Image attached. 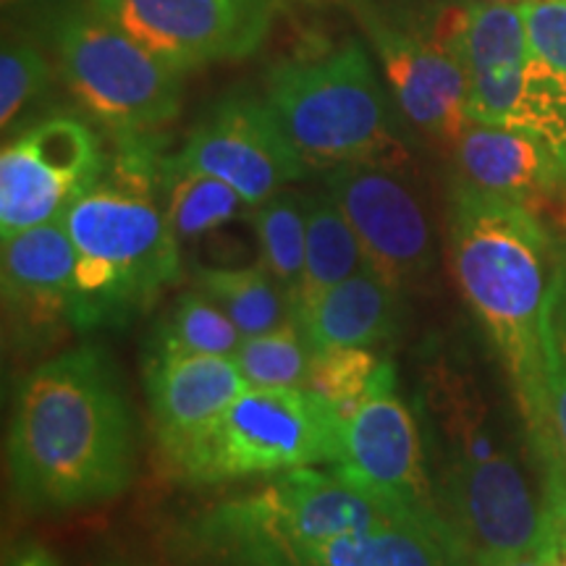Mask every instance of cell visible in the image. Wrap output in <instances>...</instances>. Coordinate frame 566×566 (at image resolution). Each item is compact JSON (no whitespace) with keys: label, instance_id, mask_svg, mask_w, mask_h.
<instances>
[{"label":"cell","instance_id":"obj_1","mask_svg":"<svg viewBox=\"0 0 566 566\" xmlns=\"http://www.w3.org/2000/svg\"><path fill=\"white\" fill-rule=\"evenodd\" d=\"M6 457L13 493L34 512L97 506L129 488L137 428L103 346H74L21 378Z\"/></svg>","mask_w":566,"mask_h":566},{"label":"cell","instance_id":"obj_2","mask_svg":"<svg viewBox=\"0 0 566 566\" xmlns=\"http://www.w3.org/2000/svg\"><path fill=\"white\" fill-rule=\"evenodd\" d=\"M436 509L472 566L533 551L543 533L535 491L514 424L470 365L428 359L415 391Z\"/></svg>","mask_w":566,"mask_h":566},{"label":"cell","instance_id":"obj_3","mask_svg":"<svg viewBox=\"0 0 566 566\" xmlns=\"http://www.w3.org/2000/svg\"><path fill=\"white\" fill-rule=\"evenodd\" d=\"M446 237L459 292L504 367L537 464L556 443L541 346L556 260L554 233L527 205L457 179L449 189Z\"/></svg>","mask_w":566,"mask_h":566},{"label":"cell","instance_id":"obj_4","mask_svg":"<svg viewBox=\"0 0 566 566\" xmlns=\"http://www.w3.org/2000/svg\"><path fill=\"white\" fill-rule=\"evenodd\" d=\"M76 250L71 328H118L181 279V244L163 205V155L147 134L118 137L105 171L63 212Z\"/></svg>","mask_w":566,"mask_h":566},{"label":"cell","instance_id":"obj_5","mask_svg":"<svg viewBox=\"0 0 566 566\" xmlns=\"http://www.w3.org/2000/svg\"><path fill=\"white\" fill-rule=\"evenodd\" d=\"M268 103L307 166L328 171L346 163H412L359 42L315 61L279 63L268 76Z\"/></svg>","mask_w":566,"mask_h":566},{"label":"cell","instance_id":"obj_6","mask_svg":"<svg viewBox=\"0 0 566 566\" xmlns=\"http://www.w3.org/2000/svg\"><path fill=\"white\" fill-rule=\"evenodd\" d=\"M342 424L313 388H247L168 467L195 485L331 467L342 451Z\"/></svg>","mask_w":566,"mask_h":566},{"label":"cell","instance_id":"obj_7","mask_svg":"<svg viewBox=\"0 0 566 566\" xmlns=\"http://www.w3.org/2000/svg\"><path fill=\"white\" fill-rule=\"evenodd\" d=\"M74 101L118 137L158 129L181 108V74L103 13H76L51 30Z\"/></svg>","mask_w":566,"mask_h":566},{"label":"cell","instance_id":"obj_8","mask_svg":"<svg viewBox=\"0 0 566 566\" xmlns=\"http://www.w3.org/2000/svg\"><path fill=\"white\" fill-rule=\"evenodd\" d=\"M328 192L349 218L367 260L399 289L420 286L436 268V229L409 166L346 163L323 171Z\"/></svg>","mask_w":566,"mask_h":566},{"label":"cell","instance_id":"obj_9","mask_svg":"<svg viewBox=\"0 0 566 566\" xmlns=\"http://www.w3.org/2000/svg\"><path fill=\"white\" fill-rule=\"evenodd\" d=\"M108 155L90 124L51 116L0 153V237L63 218L105 171Z\"/></svg>","mask_w":566,"mask_h":566},{"label":"cell","instance_id":"obj_10","mask_svg":"<svg viewBox=\"0 0 566 566\" xmlns=\"http://www.w3.org/2000/svg\"><path fill=\"white\" fill-rule=\"evenodd\" d=\"M331 470L375 499L415 512H438L428 449L415 409L399 394L391 363L342 424V451Z\"/></svg>","mask_w":566,"mask_h":566},{"label":"cell","instance_id":"obj_11","mask_svg":"<svg viewBox=\"0 0 566 566\" xmlns=\"http://www.w3.org/2000/svg\"><path fill=\"white\" fill-rule=\"evenodd\" d=\"M174 160L229 184L252 208L307 174V163L271 108L247 95L223 97L195 126Z\"/></svg>","mask_w":566,"mask_h":566},{"label":"cell","instance_id":"obj_12","mask_svg":"<svg viewBox=\"0 0 566 566\" xmlns=\"http://www.w3.org/2000/svg\"><path fill=\"white\" fill-rule=\"evenodd\" d=\"M275 0H113L108 19L168 69L244 59L260 45Z\"/></svg>","mask_w":566,"mask_h":566},{"label":"cell","instance_id":"obj_13","mask_svg":"<svg viewBox=\"0 0 566 566\" xmlns=\"http://www.w3.org/2000/svg\"><path fill=\"white\" fill-rule=\"evenodd\" d=\"M226 506L268 535L300 543L363 533L415 514V509L386 504L349 485L334 470L323 472L317 467L283 472L263 491L229 501Z\"/></svg>","mask_w":566,"mask_h":566},{"label":"cell","instance_id":"obj_14","mask_svg":"<svg viewBox=\"0 0 566 566\" xmlns=\"http://www.w3.org/2000/svg\"><path fill=\"white\" fill-rule=\"evenodd\" d=\"M365 24L401 116L428 139L454 145L470 124V71L462 48L441 45L428 32L384 24L378 17Z\"/></svg>","mask_w":566,"mask_h":566},{"label":"cell","instance_id":"obj_15","mask_svg":"<svg viewBox=\"0 0 566 566\" xmlns=\"http://www.w3.org/2000/svg\"><path fill=\"white\" fill-rule=\"evenodd\" d=\"M247 388L233 357L150 349L145 359V394L166 464L181 457Z\"/></svg>","mask_w":566,"mask_h":566},{"label":"cell","instance_id":"obj_16","mask_svg":"<svg viewBox=\"0 0 566 566\" xmlns=\"http://www.w3.org/2000/svg\"><path fill=\"white\" fill-rule=\"evenodd\" d=\"M6 321L32 342L71 325L76 304V250L63 218L3 242Z\"/></svg>","mask_w":566,"mask_h":566},{"label":"cell","instance_id":"obj_17","mask_svg":"<svg viewBox=\"0 0 566 566\" xmlns=\"http://www.w3.org/2000/svg\"><path fill=\"white\" fill-rule=\"evenodd\" d=\"M459 179L509 200L537 205L566 189V166L543 139L509 126L470 122L454 145Z\"/></svg>","mask_w":566,"mask_h":566},{"label":"cell","instance_id":"obj_18","mask_svg":"<svg viewBox=\"0 0 566 566\" xmlns=\"http://www.w3.org/2000/svg\"><path fill=\"white\" fill-rule=\"evenodd\" d=\"M401 292L405 289L384 279L375 268H367L300 304L294 310V323L313 352L338 346L370 349L399 336L405 323Z\"/></svg>","mask_w":566,"mask_h":566},{"label":"cell","instance_id":"obj_19","mask_svg":"<svg viewBox=\"0 0 566 566\" xmlns=\"http://www.w3.org/2000/svg\"><path fill=\"white\" fill-rule=\"evenodd\" d=\"M163 205L176 242L195 244L212 231L252 216V205L216 176L184 168L174 155L163 158Z\"/></svg>","mask_w":566,"mask_h":566},{"label":"cell","instance_id":"obj_20","mask_svg":"<svg viewBox=\"0 0 566 566\" xmlns=\"http://www.w3.org/2000/svg\"><path fill=\"white\" fill-rule=\"evenodd\" d=\"M195 289L210 296L242 338L263 336L294 321V302L268 268H200Z\"/></svg>","mask_w":566,"mask_h":566},{"label":"cell","instance_id":"obj_21","mask_svg":"<svg viewBox=\"0 0 566 566\" xmlns=\"http://www.w3.org/2000/svg\"><path fill=\"white\" fill-rule=\"evenodd\" d=\"M307 210V254H304L302 294L294 310L325 289L367 271L370 260L357 231L328 192L304 195Z\"/></svg>","mask_w":566,"mask_h":566},{"label":"cell","instance_id":"obj_22","mask_svg":"<svg viewBox=\"0 0 566 566\" xmlns=\"http://www.w3.org/2000/svg\"><path fill=\"white\" fill-rule=\"evenodd\" d=\"M250 221L260 244V263L286 289L296 304L304 281V254H307V210L304 197L296 192L273 195L252 208Z\"/></svg>","mask_w":566,"mask_h":566},{"label":"cell","instance_id":"obj_23","mask_svg":"<svg viewBox=\"0 0 566 566\" xmlns=\"http://www.w3.org/2000/svg\"><path fill=\"white\" fill-rule=\"evenodd\" d=\"M244 338L231 317L200 289L184 292L150 338V349L233 357Z\"/></svg>","mask_w":566,"mask_h":566},{"label":"cell","instance_id":"obj_24","mask_svg":"<svg viewBox=\"0 0 566 566\" xmlns=\"http://www.w3.org/2000/svg\"><path fill=\"white\" fill-rule=\"evenodd\" d=\"M530 32L522 6L475 0L467 3L464 59L467 71L525 66L533 59Z\"/></svg>","mask_w":566,"mask_h":566},{"label":"cell","instance_id":"obj_25","mask_svg":"<svg viewBox=\"0 0 566 566\" xmlns=\"http://www.w3.org/2000/svg\"><path fill=\"white\" fill-rule=\"evenodd\" d=\"M233 363L250 388H307L313 370V346L294 321L271 334L244 338Z\"/></svg>","mask_w":566,"mask_h":566},{"label":"cell","instance_id":"obj_26","mask_svg":"<svg viewBox=\"0 0 566 566\" xmlns=\"http://www.w3.org/2000/svg\"><path fill=\"white\" fill-rule=\"evenodd\" d=\"M384 359L365 346H338L313 352V370L307 388L328 401L342 422L367 399L384 370Z\"/></svg>","mask_w":566,"mask_h":566},{"label":"cell","instance_id":"obj_27","mask_svg":"<svg viewBox=\"0 0 566 566\" xmlns=\"http://www.w3.org/2000/svg\"><path fill=\"white\" fill-rule=\"evenodd\" d=\"M543 378H546L551 422L566 457V242L556 244L554 273L541 323Z\"/></svg>","mask_w":566,"mask_h":566},{"label":"cell","instance_id":"obj_28","mask_svg":"<svg viewBox=\"0 0 566 566\" xmlns=\"http://www.w3.org/2000/svg\"><path fill=\"white\" fill-rule=\"evenodd\" d=\"M51 82V66L38 48L27 42H3L0 53V124L11 129L17 116L32 101H38Z\"/></svg>","mask_w":566,"mask_h":566},{"label":"cell","instance_id":"obj_29","mask_svg":"<svg viewBox=\"0 0 566 566\" xmlns=\"http://www.w3.org/2000/svg\"><path fill=\"white\" fill-rule=\"evenodd\" d=\"M533 53L566 76V0H535L522 6Z\"/></svg>","mask_w":566,"mask_h":566},{"label":"cell","instance_id":"obj_30","mask_svg":"<svg viewBox=\"0 0 566 566\" xmlns=\"http://www.w3.org/2000/svg\"><path fill=\"white\" fill-rule=\"evenodd\" d=\"M6 9H21L32 19V24L45 27L51 34L63 19L76 17V13H103L108 17L113 0H3Z\"/></svg>","mask_w":566,"mask_h":566},{"label":"cell","instance_id":"obj_31","mask_svg":"<svg viewBox=\"0 0 566 566\" xmlns=\"http://www.w3.org/2000/svg\"><path fill=\"white\" fill-rule=\"evenodd\" d=\"M537 470L543 480V501L566 522V457L558 441L537 457Z\"/></svg>","mask_w":566,"mask_h":566},{"label":"cell","instance_id":"obj_32","mask_svg":"<svg viewBox=\"0 0 566 566\" xmlns=\"http://www.w3.org/2000/svg\"><path fill=\"white\" fill-rule=\"evenodd\" d=\"M546 566H566V522L543 501V533L535 546Z\"/></svg>","mask_w":566,"mask_h":566},{"label":"cell","instance_id":"obj_33","mask_svg":"<svg viewBox=\"0 0 566 566\" xmlns=\"http://www.w3.org/2000/svg\"><path fill=\"white\" fill-rule=\"evenodd\" d=\"M6 566H59V558L40 543H21L6 558Z\"/></svg>","mask_w":566,"mask_h":566},{"label":"cell","instance_id":"obj_34","mask_svg":"<svg viewBox=\"0 0 566 566\" xmlns=\"http://www.w3.org/2000/svg\"><path fill=\"white\" fill-rule=\"evenodd\" d=\"M495 566H546V564H543L541 554L533 548V551H525V554H516L512 558H506V562H501Z\"/></svg>","mask_w":566,"mask_h":566},{"label":"cell","instance_id":"obj_35","mask_svg":"<svg viewBox=\"0 0 566 566\" xmlns=\"http://www.w3.org/2000/svg\"><path fill=\"white\" fill-rule=\"evenodd\" d=\"M493 3H512V6H525V3H535V0H493Z\"/></svg>","mask_w":566,"mask_h":566}]
</instances>
